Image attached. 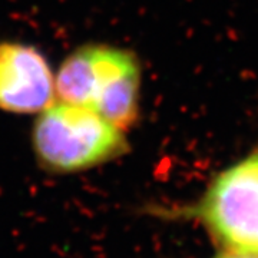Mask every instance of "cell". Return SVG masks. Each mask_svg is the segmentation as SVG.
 I'll return each instance as SVG.
<instances>
[{
    "instance_id": "277c9868",
    "label": "cell",
    "mask_w": 258,
    "mask_h": 258,
    "mask_svg": "<svg viewBox=\"0 0 258 258\" xmlns=\"http://www.w3.org/2000/svg\"><path fill=\"white\" fill-rule=\"evenodd\" d=\"M55 75L36 47L0 42V109L39 113L55 102Z\"/></svg>"
},
{
    "instance_id": "3957f363",
    "label": "cell",
    "mask_w": 258,
    "mask_h": 258,
    "mask_svg": "<svg viewBox=\"0 0 258 258\" xmlns=\"http://www.w3.org/2000/svg\"><path fill=\"white\" fill-rule=\"evenodd\" d=\"M39 166L53 175L78 174L129 151L126 132L86 106L55 101L39 112L32 129Z\"/></svg>"
},
{
    "instance_id": "7a4b0ae2",
    "label": "cell",
    "mask_w": 258,
    "mask_h": 258,
    "mask_svg": "<svg viewBox=\"0 0 258 258\" xmlns=\"http://www.w3.org/2000/svg\"><path fill=\"white\" fill-rule=\"evenodd\" d=\"M142 68L134 52L88 43L66 56L55 75L59 101L86 106L128 132L139 120Z\"/></svg>"
},
{
    "instance_id": "5b68a950",
    "label": "cell",
    "mask_w": 258,
    "mask_h": 258,
    "mask_svg": "<svg viewBox=\"0 0 258 258\" xmlns=\"http://www.w3.org/2000/svg\"><path fill=\"white\" fill-rule=\"evenodd\" d=\"M212 258H252V257H245V255H238V254H230V252H222L218 251Z\"/></svg>"
},
{
    "instance_id": "6da1fadb",
    "label": "cell",
    "mask_w": 258,
    "mask_h": 258,
    "mask_svg": "<svg viewBox=\"0 0 258 258\" xmlns=\"http://www.w3.org/2000/svg\"><path fill=\"white\" fill-rule=\"evenodd\" d=\"M145 214L197 225L218 251L258 258V147L218 171L192 201L152 204Z\"/></svg>"
}]
</instances>
